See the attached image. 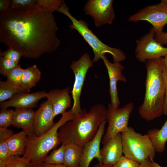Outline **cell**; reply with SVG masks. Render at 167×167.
<instances>
[{
	"instance_id": "obj_6",
	"label": "cell",
	"mask_w": 167,
	"mask_h": 167,
	"mask_svg": "<svg viewBox=\"0 0 167 167\" xmlns=\"http://www.w3.org/2000/svg\"><path fill=\"white\" fill-rule=\"evenodd\" d=\"M121 134L124 156L139 164L148 159L153 160L156 151L148 134L143 135L130 127Z\"/></svg>"
},
{
	"instance_id": "obj_20",
	"label": "cell",
	"mask_w": 167,
	"mask_h": 167,
	"mask_svg": "<svg viewBox=\"0 0 167 167\" xmlns=\"http://www.w3.org/2000/svg\"><path fill=\"white\" fill-rule=\"evenodd\" d=\"M65 145L63 165L67 167H79L83 147L74 143Z\"/></svg>"
},
{
	"instance_id": "obj_22",
	"label": "cell",
	"mask_w": 167,
	"mask_h": 167,
	"mask_svg": "<svg viewBox=\"0 0 167 167\" xmlns=\"http://www.w3.org/2000/svg\"><path fill=\"white\" fill-rule=\"evenodd\" d=\"M41 76V72L36 65L28 67L24 69L20 87L27 92H29L31 89L39 81Z\"/></svg>"
},
{
	"instance_id": "obj_37",
	"label": "cell",
	"mask_w": 167,
	"mask_h": 167,
	"mask_svg": "<svg viewBox=\"0 0 167 167\" xmlns=\"http://www.w3.org/2000/svg\"><path fill=\"white\" fill-rule=\"evenodd\" d=\"M11 0H0V13L7 10L10 8Z\"/></svg>"
},
{
	"instance_id": "obj_33",
	"label": "cell",
	"mask_w": 167,
	"mask_h": 167,
	"mask_svg": "<svg viewBox=\"0 0 167 167\" xmlns=\"http://www.w3.org/2000/svg\"><path fill=\"white\" fill-rule=\"evenodd\" d=\"M140 164L122 155L113 167H139Z\"/></svg>"
},
{
	"instance_id": "obj_23",
	"label": "cell",
	"mask_w": 167,
	"mask_h": 167,
	"mask_svg": "<svg viewBox=\"0 0 167 167\" xmlns=\"http://www.w3.org/2000/svg\"><path fill=\"white\" fill-rule=\"evenodd\" d=\"M23 92H27L20 87L14 85L7 80L0 81V102L10 99L16 94Z\"/></svg>"
},
{
	"instance_id": "obj_19",
	"label": "cell",
	"mask_w": 167,
	"mask_h": 167,
	"mask_svg": "<svg viewBox=\"0 0 167 167\" xmlns=\"http://www.w3.org/2000/svg\"><path fill=\"white\" fill-rule=\"evenodd\" d=\"M28 139L27 134L22 130L18 133L14 134L6 140L12 156L24 155Z\"/></svg>"
},
{
	"instance_id": "obj_15",
	"label": "cell",
	"mask_w": 167,
	"mask_h": 167,
	"mask_svg": "<svg viewBox=\"0 0 167 167\" xmlns=\"http://www.w3.org/2000/svg\"><path fill=\"white\" fill-rule=\"evenodd\" d=\"M47 92L40 91L29 93L27 92L17 94L8 101L1 102V109H7L10 107L16 108H31L36 106L40 99L46 97Z\"/></svg>"
},
{
	"instance_id": "obj_40",
	"label": "cell",
	"mask_w": 167,
	"mask_h": 167,
	"mask_svg": "<svg viewBox=\"0 0 167 167\" xmlns=\"http://www.w3.org/2000/svg\"><path fill=\"white\" fill-rule=\"evenodd\" d=\"M93 167H113V166L111 165H105L99 163L95 165Z\"/></svg>"
},
{
	"instance_id": "obj_32",
	"label": "cell",
	"mask_w": 167,
	"mask_h": 167,
	"mask_svg": "<svg viewBox=\"0 0 167 167\" xmlns=\"http://www.w3.org/2000/svg\"><path fill=\"white\" fill-rule=\"evenodd\" d=\"M12 157L6 141L0 142V161L7 164Z\"/></svg>"
},
{
	"instance_id": "obj_14",
	"label": "cell",
	"mask_w": 167,
	"mask_h": 167,
	"mask_svg": "<svg viewBox=\"0 0 167 167\" xmlns=\"http://www.w3.org/2000/svg\"><path fill=\"white\" fill-rule=\"evenodd\" d=\"M52 105L49 100L42 103L35 111L34 126V133L38 136L50 129L55 124Z\"/></svg>"
},
{
	"instance_id": "obj_12",
	"label": "cell",
	"mask_w": 167,
	"mask_h": 167,
	"mask_svg": "<svg viewBox=\"0 0 167 167\" xmlns=\"http://www.w3.org/2000/svg\"><path fill=\"white\" fill-rule=\"evenodd\" d=\"M102 59L107 69L109 79L110 104L114 108H119L120 102L118 95L117 83L119 81L124 83L127 81L126 78L122 73L124 67L120 63L110 62L105 56Z\"/></svg>"
},
{
	"instance_id": "obj_21",
	"label": "cell",
	"mask_w": 167,
	"mask_h": 167,
	"mask_svg": "<svg viewBox=\"0 0 167 167\" xmlns=\"http://www.w3.org/2000/svg\"><path fill=\"white\" fill-rule=\"evenodd\" d=\"M155 148L156 152L162 153L165 150L167 141V118L160 129H153L148 131V134Z\"/></svg>"
},
{
	"instance_id": "obj_4",
	"label": "cell",
	"mask_w": 167,
	"mask_h": 167,
	"mask_svg": "<svg viewBox=\"0 0 167 167\" xmlns=\"http://www.w3.org/2000/svg\"><path fill=\"white\" fill-rule=\"evenodd\" d=\"M75 116L70 110L66 112L48 131L39 136L28 139L23 156L29 161L31 167H40L48 153L60 143L58 130Z\"/></svg>"
},
{
	"instance_id": "obj_7",
	"label": "cell",
	"mask_w": 167,
	"mask_h": 167,
	"mask_svg": "<svg viewBox=\"0 0 167 167\" xmlns=\"http://www.w3.org/2000/svg\"><path fill=\"white\" fill-rule=\"evenodd\" d=\"M134 108V104L131 102L117 108L113 107L110 103L109 104L106 118L108 125L101 140L103 145L115 135L128 129L130 117Z\"/></svg>"
},
{
	"instance_id": "obj_28",
	"label": "cell",
	"mask_w": 167,
	"mask_h": 167,
	"mask_svg": "<svg viewBox=\"0 0 167 167\" xmlns=\"http://www.w3.org/2000/svg\"><path fill=\"white\" fill-rule=\"evenodd\" d=\"M19 64L2 57H0V73L6 76L7 73L16 67Z\"/></svg>"
},
{
	"instance_id": "obj_41",
	"label": "cell",
	"mask_w": 167,
	"mask_h": 167,
	"mask_svg": "<svg viewBox=\"0 0 167 167\" xmlns=\"http://www.w3.org/2000/svg\"><path fill=\"white\" fill-rule=\"evenodd\" d=\"M152 162V167H167V166L163 167L159 165L157 163L155 162L153 160H151Z\"/></svg>"
},
{
	"instance_id": "obj_35",
	"label": "cell",
	"mask_w": 167,
	"mask_h": 167,
	"mask_svg": "<svg viewBox=\"0 0 167 167\" xmlns=\"http://www.w3.org/2000/svg\"><path fill=\"white\" fill-rule=\"evenodd\" d=\"M155 39L162 45H167V32L163 31L156 33Z\"/></svg>"
},
{
	"instance_id": "obj_2",
	"label": "cell",
	"mask_w": 167,
	"mask_h": 167,
	"mask_svg": "<svg viewBox=\"0 0 167 167\" xmlns=\"http://www.w3.org/2000/svg\"><path fill=\"white\" fill-rule=\"evenodd\" d=\"M107 109L102 104L92 106L88 111L82 109L59 129L60 143H74L82 147L96 135L101 123L106 120Z\"/></svg>"
},
{
	"instance_id": "obj_34",
	"label": "cell",
	"mask_w": 167,
	"mask_h": 167,
	"mask_svg": "<svg viewBox=\"0 0 167 167\" xmlns=\"http://www.w3.org/2000/svg\"><path fill=\"white\" fill-rule=\"evenodd\" d=\"M13 134L12 130L7 128L0 127V142L6 141Z\"/></svg>"
},
{
	"instance_id": "obj_25",
	"label": "cell",
	"mask_w": 167,
	"mask_h": 167,
	"mask_svg": "<svg viewBox=\"0 0 167 167\" xmlns=\"http://www.w3.org/2000/svg\"><path fill=\"white\" fill-rule=\"evenodd\" d=\"M24 69L19 64L7 73L6 76L7 78V80L14 85L20 87Z\"/></svg>"
},
{
	"instance_id": "obj_9",
	"label": "cell",
	"mask_w": 167,
	"mask_h": 167,
	"mask_svg": "<svg viewBox=\"0 0 167 167\" xmlns=\"http://www.w3.org/2000/svg\"><path fill=\"white\" fill-rule=\"evenodd\" d=\"M141 21L150 23L156 33L163 31L164 27L167 24V0H162L156 4L148 6L128 18L129 22L136 23Z\"/></svg>"
},
{
	"instance_id": "obj_18",
	"label": "cell",
	"mask_w": 167,
	"mask_h": 167,
	"mask_svg": "<svg viewBox=\"0 0 167 167\" xmlns=\"http://www.w3.org/2000/svg\"><path fill=\"white\" fill-rule=\"evenodd\" d=\"M69 89L67 87L62 89H54L47 93L46 98L52 105L54 117L59 114L62 115L71 107Z\"/></svg>"
},
{
	"instance_id": "obj_26",
	"label": "cell",
	"mask_w": 167,
	"mask_h": 167,
	"mask_svg": "<svg viewBox=\"0 0 167 167\" xmlns=\"http://www.w3.org/2000/svg\"><path fill=\"white\" fill-rule=\"evenodd\" d=\"M36 4V0H11L10 8L18 11H26Z\"/></svg>"
},
{
	"instance_id": "obj_31",
	"label": "cell",
	"mask_w": 167,
	"mask_h": 167,
	"mask_svg": "<svg viewBox=\"0 0 167 167\" xmlns=\"http://www.w3.org/2000/svg\"><path fill=\"white\" fill-rule=\"evenodd\" d=\"M0 56L11 60L18 64H19L21 57L22 56L20 52L11 47H9L8 49L3 52L0 51Z\"/></svg>"
},
{
	"instance_id": "obj_39",
	"label": "cell",
	"mask_w": 167,
	"mask_h": 167,
	"mask_svg": "<svg viewBox=\"0 0 167 167\" xmlns=\"http://www.w3.org/2000/svg\"><path fill=\"white\" fill-rule=\"evenodd\" d=\"M40 167H67L63 164H49L43 163Z\"/></svg>"
},
{
	"instance_id": "obj_29",
	"label": "cell",
	"mask_w": 167,
	"mask_h": 167,
	"mask_svg": "<svg viewBox=\"0 0 167 167\" xmlns=\"http://www.w3.org/2000/svg\"><path fill=\"white\" fill-rule=\"evenodd\" d=\"M62 0H36V4L39 6L53 11H58L62 4Z\"/></svg>"
},
{
	"instance_id": "obj_3",
	"label": "cell",
	"mask_w": 167,
	"mask_h": 167,
	"mask_svg": "<svg viewBox=\"0 0 167 167\" xmlns=\"http://www.w3.org/2000/svg\"><path fill=\"white\" fill-rule=\"evenodd\" d=\"M145 66V93L138 112L142 118L149 121L163 114L165 97L164 58L148 60Z\"/></svg>"
},
{
	"instance_id": "obj_27",
	"label": "cell",
	"mask_w": 167,
	"mask_h": 167,
	"mask_svg": "<svg viewBox=\"0 0 167 167\" xmlns=\"http://www.w3.org/2000/svg\"><path fill=\"white\" fill-rule=\"evenodd\" d=\"M15 110L1 109L0 112V127L8 128L12 124Z\"/></svg>"
},
{
	"instance_id": "obj_38",
	"label": "cell",
	"mask_w": 167,
	"mask_h": 167,
	"mask_svg": "<svg viewBox=\"0 0 167 167\" xmlns=\"http://www.w3.org/2000/svg\"><path fill=\"white\" fill-rule=\"evenodd\" d=\"M139 167H152V162L150 159H148L140 164Z\"/></svg>"
},
{
	"instance_id": "obj_43",
	"label": "cell",
	"mask_w": 167,
	"mask_h": 167,
	"mask_svg": "<svg viewBox=\"0 0 167 167\" xmlns=\"http://www.w3.org/2000/svg\"><path fill=\"white\" fill-rule=\"evenodd\" d=\"M7 164L0 161V167H6Z\"/></svg>"
},
{
	"instance_id": "obj_10",
	"label": "cell",
	"mask_w": 167,
	"mask_h": 167,
	"mask_svg": "<svg viewBox=\"0 0 167 167\" xmlns=\"http://www.w3.org/2000/svg\"><path fill=\"white\" fill-rule=\"evenodd\" d=\"M155 31L152 27L149 32L136 41L135 49L136 59L141 62L164 57L167 54V47L155 39Z\"/></svg>"
},
{
	"instance_id": "obj_17",
	"label": "cell",
	"mask_w": 167,
	"mask_h": 167,
	"mask_svg": "<svg viewBox=\"0 0 167 167\" xmlns=\"http://www.w3.org/2000/svg\"><path fill=\"white\" fill-rule=\"evenodd\" d=\"M34 113L31 108H16L15 110L11 125L25 131L28 139L36 136L34 126Z\"/></svg>"
},
{
	"instance_id": "obj_13",
	"label": "cell",
	"mask_w": 167,
	"mask_h": 167,
	"mask_svg": "<svg viewBox=\"0 0 167 167\" xmlns=\"http://www.w3.org/2000/svg\"><path fill=\"white\" fill-rule=\"evenodd\" d=\"M106 122V120L101 123L95 137L83 147L79 167H89L90 162L94 158H96L99 163H102L100 145Z\"/></svg>"
},
{
	"instance_id": "obj_5",
	"label": "cell",
	"mask_w": 167,
	"mask_h": 167,
	"mask_svg": "<svg viewBox=\"0 0 167 167\" xmlns=\"http://www.w3.org/2000/svg\"><path fill=\"white\" fill-rule=\"evenodd\" d=\"M58 11L70 19L71 22L69 26L71 29L76 30L91 47L94 53V57L92 60L93 63L102 59L106 54L111 55L114 63H120L126 59V55L122 50L111 47L102 42L89 29L88 24L84 20H78L72 16L64 1Z\"/></svg>"
},
{
	"instance_id": "obj_42",
	"label": "cell",
	"mask_w": 167,
	"mask_h": 167,
	"mask_svg": "<svg viewBox=\"0 0 167 167\" xmlns=\"http://www.w3.org/2000/svg\"><path fill=\"white\" fill-rule=\"evenodd\" d=\"M164 61L165 66L167 70V54L164 57Z\"/></svg>"
},
{
	"instance_id": "obj_8",
	"label": "cell",
	"mask_w": 167,
	"mask_h": 167,
	"mask_svg": "<svg viewBox=\"0 0 167 167\" xmlns=\"http://www.w3.org/2000/svg\"><path fill=\"white\" fill-rule=\"evenodd\" d=\"M93 63L89 54L86 53L77 60L73 61L70 66L75 75V81L71 91L73 104L70 110L74 114L82 109L80 102L81 91L87 72L93 66Z\"/></svg>"
},
{
	"instance_id": "obj_30",
	"label": "cell",
	"mask_w": 167,
	"mask_h": 167,
	"mask_svg": "<svg viewBox=\"0 0 167 167\" xmlns=\"http://www.w3.org/2000/svg\"><path fill=\"white\" fill-rule=\"evenodd\" d=\"M6 167H31L29 161L23 156H12Z\"/></svg>"
},
{
	"instance_id": "obj_36",
	"label": "cell",
	"mask_w": 167,
	"mask_h": 167,
	"mask_svg": "<svg viewBox=\"0 0 167 167\" xmlns=\"http://www.w3.org/2000/svg\"><path fill=\"white\" fill-rule=\"evenodd\" d=\"M164 76L165 83V97L164 106L163 114L167 115V70L165 67L164 71Z\"/></svg>"
},
{
	"instance_id": "obj_16",
	"label": "cell",
	"mask_w": 167,
	"mask_h": 167,
	"mask_svg": "<svg viewBox=\"0 0 167 167\" xmlns=\"http://www.w3.org/2000/svg\"><path fill=\"white\" fill-rule=\"evenodd\" d=\"M103 145L100 152L102 163L114 165L122 156L121 133L115 135Z\"/></svg>"
},
{
	"instance_id": "obj_1",
	"label": "cell",
	"mask_w": 167,
	"mask_h": 167,
	"mask_svg": "<svg viewBox=\"0 0 167 167\" xmlns=\"http://www.w3.org/2000/svg\"><path fill=\"white\" fill-rule=\"evenodd\" d=\"M54 12L36 4L27 10L0 12V42L28 58L53 53L60 44Z\"/></svg>"
},
{
	"instance_id": "obj_11",
	"label": "cell",
	"mask_w": 167,
	"mask_h": 167,
	"mask_svg": "<svg viewBox=\"0 0 167 167\" xmlns=\"http://www.w3.org/2000/svg\"><path fill=\"white\" fill-rule=\"evenodd\" d=\"M112 0H89L84 10L85 14L93 19L95 25L100 27L106 24H111L115 16Z\"/></svg>"
},
{
	"instance_id": "obj_24",
	"label": "cell",
	"mask_w": 167,
	"mask_h": 167,
	"mask_svg": "<svg viewBox=\"0 0 167 167\" xmlns=\"http://www.w3.org/2000/svg\"><path fill=\"white\" fill-rule=\"evenodd\" d=\"M65 145L62 144L61 146L54 149L44 160L43 163L49 164H63L64 161Z\"/></svg>"
}]
</instances>
